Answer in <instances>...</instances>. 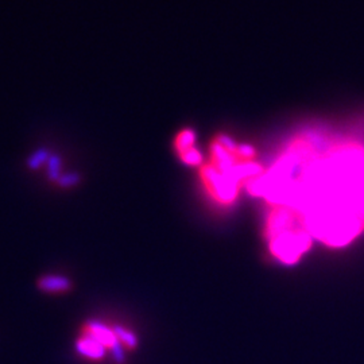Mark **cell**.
<instances>
[{
	"instance_id": "6da1fadb",
	"label": "cell",
	"mask_w": 364,
	"mask_h": 364,
	"mask_svg": "<svg viewBox=\"0 0 364 364\" xmlns=\"http://www.w3.org/2000/svg\"><path fill=\"white\" fill-rule=\"evenodd\" d=\"M246 188L272 208L290 209L313 237L346 245L364 227V136L324 126L299 131Z\"/></svg>"
},
{
	"instance_id": "7a4b0ae2",
	"label": "cell",
	"mask_w": 364,
	"mask_h": 364,
	"mask_svg": "<svg viewBox=\"0 0 364 364\" xmlns=\"http://www.w3.org/2000/svg\"><path fill=\"white\" fill-rule=\"evenodd\" d=\"M200 180L207 195L220 205H231L239 196L240 183L232 177L215 169L209 162L200 166Z\"/></svg>"
},
{
	"instance_id": "3957f363",
	"label": "cell",
	"mask_w": 364,
	"mask_h": 364,
	"mask_svg": "<svg viewBox=\"0 0 364 364\" xmlns=\"http://www.w3.org/2000/svg\"><path fill=\"white\" fill-rule=\"evenodd\" d=\"M174 150L177 156L181 158L182 156L188 154L189 151L197 149L196 147V132L192 129H182L177 132L174 138Z\"/></svg>"
},
{
	"instance_id": "277c9868",
	"label": "cell",
	"mask_w": 364,
	"mask_h": 364,
	"mask_svg": "<svg viewBox=\"0 0 364 364\" xmlns=\"http://www.w3.org/2000/svg\"><path fill=\"white\" fill-rule=\"evenodd\" d=\"M77 350L84 356H88L91 359H100L105 356V347L97 343L95 338H90L88 335H84L77 343Z\"/></svg>"
},
{
	"instance_id": "5b68a950",
	"label": "cell",
	"mask_w": 364,
	"mask_h": 364,
	"mask_svg": "<svg viewBox=\"0 0 364 364\" xmlns=\"http://www.w3.org/2000/svg\"><path fill=\"white\" fill-rule=\"evenodd\" d=\"M39 287L49 293H64L70 289V282L64 277H45L39 281Z\"/></svg>"
},
{
	"instance_id": "8992f818",
	"label": "cell",
	"mask_w": 364,
	"mask_h": 364,
	"mask_svg": "<svg viewBox=\"0 0 364 364\" xmlns=\"http://www.w3.org/2000/svg\"><path fill=\"white\" fill-rule=\"evenodd\" d=\"M114 332H115L117 340L120 341V344L123 347H127V348L132 350V348H135L138 346V338H136V336L132 332H130L129 329H126L124 326H114Z\"/></svg>"
}]
</instances>
